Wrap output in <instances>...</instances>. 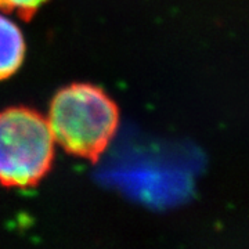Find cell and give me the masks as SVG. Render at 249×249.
<instances>
[{
    "label": "cell",
    "mask_w": 249,
    "mask_h": 249,
    "mask_svg": "<svg viewBox=\"0 0 249 249\" xmlns=\"http://www.w3.org/2000/svg\"><path fill=\"white\" fill-rule=\"evenodd\" d=\"M47 124L54 142L72 155L97 160L119 124L116 104L93 85H71L54 96Z\"/></svg>",
    "instance_id": "cell-1"
},
{
    "label": "cell",
    "mask_w": 249,
    "mask_h": 249,
    "mask_svg": "<svg viewBox=\"0 0 249 249\" xmlns=\"http://www.w3.org/2000/svg\"><path fill=\"white\" fill-rule=\"evenodd\" d=\"M54 137L40 114L28 108L0 112V183L7 187L36 184L54 158Z\"/></svg>",
    "instance_id": "cell-2"
},
{
    "label": "cell",
    "mask_w": 249,
    "mask_h": 249,
    "mask_svg": "<svg viewBox=\"0 0 249 249\" xmlns=\"http://www.w3.org/2000/svg\"><path fill=\"white\" fill-rule=\"evenodd\" d=\"M25 55V42L19 28L0 16V80L7 79L21 67Z\"/></svg>",
    "instance_id": "cell-3"
},
{
    "label": "cell",
    "mask_w": 249,
    "mask_h": 249,
    "mask_svg": "<svg viewBox=\"0 0 249 249\" xmlns=\"http://www.w3.org/2000/svg\"><path fill=\"white\" fill-rule=\"evenodd\" d=\"M47 0H0V10L16 11L19 17L29 19Z\"/></svg>",
    "instance_id": "cell-4"
}]
</instances>
